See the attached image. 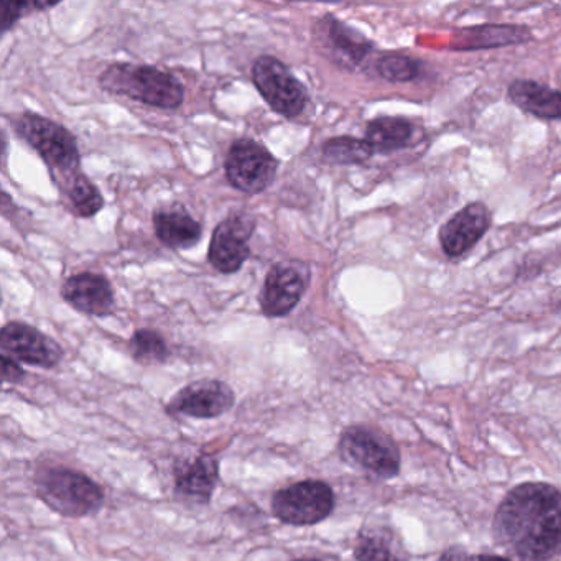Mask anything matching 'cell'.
<instances>
[{"label": "cell", "mask_w": 561, "mask_h": 561, "mask_svg": "<svg viewBox=\"0 0 561 561\" xmlns=\"http://www.w3.org/2000/svg\"><path fill=\"white\" fill-rule=\"evenodd\" d=\"M495 541L522 561L561 554V491L547 482H524L507 492L492 524Z\"/></svg>", "instance_id": "cell-1"}, {"label": "cell", "mask_w": 561, "mask_h": 561, "mask_svg": "<svg viewBox=\"0 0 561 561\" xmlns=\"http://www.w3.org/2000/svg\"><path fill=\"white\" fill-rule=\"evenodd\" d=\"M12 126L28 146L41 153L64 195L83 179L80 150L70 130L35 113L19 114L12 119Z\"/></svg>", "instance_id": "cell-2"}, {"label": "cell", "mask_w": 561, "mask_h": 561, "mask_svg": "<svg viewBox=\"0 0 561 561\" xmlns=\"http://www.w3.org/2000/svg\"><path fill=\"white\" fill-rule=\"evenodd\" d=\"M101 88L160 110H179L185 100L183 84L169 71L150 65L116 64L103 71Z\"/></svg>", "instance_id": "cell-3"}, {"label": "cell", "mask_w": 561, "mask_h": 561, "mask_svg": "<svg viewBox=\"0 0 561 561\" xmlns=\"http://www.w3.org/2000/svg\"><path fill=\"white\" fill-rule=\"evenodd\" d=\"M35 488L38 499L61 517H91L104 505L101 485L77 469L64 466L41 469L35 476Z\"/></svg>", "instance_id": "cell-4"}, {"label": "cell", "mask_w": 561, "mask_h": 561, "mask_svg": "<svg viewBox=\"0 0 561 561\" xmlns=\"http://www.w3.org/2000/svg\"><path fill=\"white\" fill-rule=\"evenodd\" d=\"M337 451L351 468L377 479L400 472V453L393 439L369 425H351L341 433Z\"/></svg>", "instance_id": "cell-5"}, {"label": "cell", "mask_w": 561, "mask_h": 561, "mask_svg": "<svg viewBox=\"0 0 561 561\" xmlns=\"http://www.w3.org/2000/svg\"><path fill=\"white\" fill-rule=\"evenodd\" d=\"M336 497L324 481L305 479L278 489L272 497V514L282 524L310 527L327 520L333 514Z\"/></svg>", "instance_id": "cell-6"}, {"label": "cell", "mask_w": 561, "mask_h": 561, "mask_svg": "<svg viewBox=\"0 0 561 561\" xmlns=\"http://www.w3.org/2000/svg\"><path fill=\"white\" fill-rule=\"evenodd\" d=\"M252 80L268 106L280 116L295 119L307 110L310 101L307 88L277 58L259 57L252 67Z\"/></svg>", "instance_id": "cell-7"}, {"label": "cell", "mask_w": 561, "mask_h": 561, "mask_svg": "<svg viewBox=\"0 0 561 561\" xmlns=\"http://www.w3.org/2000/svg\"><path fill=\"white\" fill-rule=\"evenodd\" d=\"M228 182L249 195L262 193L274 183L278 162L264 146L252 139L236 140L225 163Z\"/></svg>", "instance_id": "cell-8"}, {"label": "cell", "mask_w": 561, "mask_h": 561, "mask_svg": "<svg viewBox=\"0 0 561 561\" xmlns=\"http://www.w3.org/2000/svg\"><path fill=\"white\" fill-rule=\"evenodd\" d=\"M310 280V267L305 262L288 261L275 264L268 271L259 295L262 313L268 318L287 317L300 304Z\"/></svg>", "instance_id": "cell-9"}, {"label": "cell", "mask_w": 561, "mask_h": 561, "mask_svg": "<svg viewBox=\"0 0 561 561\" xmlns=\"http://www.w3.org/2000/svg\"><path fill=\"white\" fill-rule=\"evenodd\" d=\"M255 231L254 216L239 211L229 215L216 226L209 242V264L221 274H234L241 271L251 255L249 241Z\"/></svg>", "instance_id": "cell-10"}, {"label": "cell", "mask_w": 561, "mask_h": 561, "mask_svg": "<svg viewBox=\"0 0 561 561\" xmlns=\"http://www.w3.org/2000/svg\"><path fill=\"white\" fill-rule=\"evenodd\" d=\"M0 347L2 356L44 369H54L64 359V350L57 341L21 321H11L2 328Z\"/></svg>", "instance_id": "cell-11"}, {"label": "cell", "mask_w": 561, "mask_h": 561, "mask_svg": "<svg viewBox=\"0 0 561 561\" xmlns=\"http://www.w3.org/2000/svg\"><path fill=\"white\" fill-rule=\"evenodd\" d=\"M231 386L216 379H202L180 389L169 402V413L190 419L211 420L228 413L234 407Z\"/></svg>", "instance_id": "cell-12"}, {"label": "cell", "mask_w": 561, "mask_h": 561, "mask_svg": "<svg viewBox=\"0 0 561 561\" xmlns=\"http://www.w3.org/2000/svg\"><path fill=\"white\" fill-rule=\"evenodd\" d=\"M314 38L333 64L356 70L373 54L374 44L360 32L328 14L314 24Z\"/></svg>", "instance_id": "cell-13"}, {"label": "cell", "mask_w": 561, "mask_h": 561, "mask_svg": "<svg viewBox=\"0 0 561 561\" xmlns=\"http://www.w3.org/2000/svg\"><path fill=\"white\" fill-rule=\"evenodd\" d=\"M491 228V211L481 202L469 203L439 228L438 241L446 257H461Z\"/></svg>", "instance_id": "cell-14"}, {"label": "cell", "mask_w": 561, "mask_h": 561, "mask_svg": "<svg viewBox=\"0 0 561 561\" xmlns=\"http://www.w3.org/2000/svg\"><path fill=\"white\" fill-rule=\"evenodd\" d=\"M218 482V459L208 453L183 459L173 469V491L186 504L208 505Z\"/></svg>", "instance_id": "cell-15"}, {"label": "cell", "mask_w": 561, "mask_h": 561, "mask_svg": "<svg viewBox=\"0 0 561 561\" xmlns=\"http://www.w3.org/2000/svg\"><path fill=\"white\" fill-rule=\"evenodd\" d=\"M61 297L75 310L90 317H106L114 308V291L104 275L81 272L71 275L61 287Z\"/></svg>", "instance_id": "cell-16"}, {"label": "cell", "mask_w": 561, "mask_h": 561, "mask_svg": "<svg viewBox=\"0 0 561 561\" xmlns=\"http://www.w3.org/2000/svg\"><path fill=\"white\" fill-rule=\"evenodd\" d=\"M531 41L534 35L522 25H474L456 31L449 48L455 51L491 50L528 44Z\"/></svg>", "instance_id": "cell-17"}, {"label": "cell", "mask_w": 561, "mask_h": 561, "mask_svg": "<svg viewBox=\"0 0 561 561\" xmlns=\"http://www.w3.org/2000/svg\"><path fill=\"white\" fill-rule=\"evenodd\" d=\"M157 238L170 249H190L198 244L203 228L182 206L173 205L153 213Z\"/></svg>", "instance_id": "cell-18"}, {"label": "cell", "mask_w": 561, "mask_h": 561, "mask_svg": "<svg viewBox=\"0 0 561 561\" xmlns=\"http://www.w3.org/2000/svg\"><path fill=\"white\" fill-rule=\"evenodd\" d=\"M508 100L541 121H561V91L531 80H515L507 90Z\"/></svg>", "instance_id": "cell-19"}, {"label": "cell", "mask_w": 561, "mask_h": 561, "mask_svg": "<svg viewBox=\"0 0 561 561\" xmlns=\"http://www.w3.org/2000/svg\"><path fill=\"white\" fill-rule=\"evenodd\" d=\"M415 124L405 117H377L366 126V140L374 152L390 153L410 147L415 140Z\"/></svg>", "instance_id": "cell-20"}, {"label": "cell", "mask_w": 561, "mask_h": 561, "mask_svg": "<svg viewBox=\"0 0 561 561\" xmlns=\"http://www.w3.org/2000/svg\"><path fill=\"white\" fill-rule=\"evenodd\" d=\"M374 156L373 147L366 139L343 136L327 140L323 146V157L333 165H363Z\"/></svg>", "instance_id": "cell-21"}, {"label": "cell", "mask_w": 561, "mask_h": 561, "mask_svg": "<svg viewBox=\"0 0 561 561\" xmlns=\"http://www.w3.org/2000/svg\"><path fill=\"white\" fill-rule=\"evenodd\" d=\"M356 561H403L392 537L380 528L363 530L354 545Z\"/></svg>", "instance_id": "cell-22"}, {"label": "cell", "mask_w": 561, "mask_h": 561, "mask_svg": "<svg viewBox=\"0 0 561 561\" xmlns=\"http://www.w3.org/2000/svg\"><path fill=\"white\" fill-rule=\"evenodd\" d=\"M376 71L389 83H412L420 77L422 67L415 58L409 57V55L390 51V54H383L377 58Z\"/></svg>", "instance_id": "cell-23"}, {"label": "cell", "mask_w": 561, "mask_h": 561, "mask_svg": "<svg viewBox=\"0 0 561 561\" xmlns=\"http://www.w3.org/2000/svg\"><path fill=\"white\" fill-rule=\"evenodd\" d=\"M130 353L144 364L165 363L170 357L165 337L156 330H137L130 340Z\"/></svg>", "instance_id": "cell-24"}, {"label": "cell", "mask_w": 561, "mask_h": 561, "mask_svg": "<svg viewBox=\"0 0 561 561\" xmlns=\"http://www.w3.org/2000/svg\"><path fill=\"white\" fill-rule=\"evenodd\" d=\"M65 196H67L68 206H70L71 211L80 216V218H91V216L98 215L104 206L103 195H101L98 186L87 175L78 180L65 193Z\"/></svg>", "instance_id": "cell-25"}, {"label": "cell", "mask_w": 561, "mask_h": 561, "mask_svg": "<svg viewBox=\"0 0 561 561\" xmlns=\"http://www.w3.org/2000/svg\"><path fill=\"white\" fill-rule=\"evenodd\" d=\"M51 2L48 4H38V2H4L2 4V31L8 32L14 27L22 18L31 14L32 11H45V9L54 8Z\"/></svg>", "instance_id": "cell-26"}, {"label": "cell", "mask_w": 561, "mask_h": 561, "mask_svg": "<svg viewBox=\"0 0 561 561\" xmlns=\"http://www.w3.org/2000/svg\"><path fill=\"white\" fill-rule=\"evenodd\" d=\"M25 379V370L18 360L2 356V380L5 383H21Z\"/></svg>", "instance_id": "cell-27"}, {"label": "cell", "mask_w": 561, "mask_h": 561, "mask_svg": "<svg viewBox=\"0 0 561 561\" xmlns=\"http://www.w3.org/2000/svg\"><path fill=\"white\" fill-rule=\"evenodd\" d=\"M468 551L461 547H449L436 561H469Z\"/></svg>", "instance_id": "cell-28"}, {"label": "cell", "mask_w": 561, "mask_h": 561, "mask_svg": "<svg viewBox=\"0 0 561 561\" xmlns=\"http://www.w3.org/2000/svg\"><path fill=\"white\" fill-rule=\"evenodd\" d=\"M469 561H511L508 558L497 557V554H474Z\"/></svg>", "instance_id": "cell-29"}, {"label": "cell", "mask_w": 561, "mask_h": 561, "mask_svg": "<svg viewBox=\"0 0 561 561\" xmlns=\"http://www.w3.org/2000/svg\"><path fill=\"white\" fill-rule=\"evenodd\" d=\"M294 561H321V560H317V558H298V560H294Z\"/></svg>", "instance_id": "cell-30"}, {"label": "cell", "mask_w": 561, "mask_h": 561, "mask_svg": "<svg viewBox=\"0 0 561 561\" xmlns=\"http://www.w3.org/2000/svg\"><path fill=\"white\" fill-rule=\"evenodd\" d=\"M558 311H560V313H561V304L558 305Z\"/></svg>", "instance_id": "cell-31"}]
</instances>
